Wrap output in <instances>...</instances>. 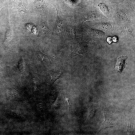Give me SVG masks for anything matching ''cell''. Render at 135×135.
<instances>
[{
	"label": "cell",
	"mask_w": 135,
	"mask_h": 135,
	"mask_svg": "<svg viewBox=\"0 0 135 135\" xmlns=\"http://www.w3.org/2000/svg\"><path fill=\"white\" fill-rule=\"evenodd\" d=\"M64 69L63 67L58 66L55 68L49 71V76L50 78V83L52 86L57 80L62 76Z\"/></svg>",
	"instance_id": "obj_1"
},
{
	"label": "cell",
	"mask_w": 135,
	"mask_h": 135,
	"mask_svg": "<svg viewBox=\"0 0 135 135\" xmlns=\"http://www.w3.org/2000/svg\"><path fill=\"white\" fill-rule=\"evenodd\" d=\"M103 110L104 116V121L102 124L98 133L102 129L112 127L114 124L112 121L113 117L112 114L107 107H104Z\"/></svg>",
	"instance_id": "obj_2"
},
{
	"label": "cell",
	"mask_w": 135,
	"mask_h": 135,
	"mask_svg": "<svg viewBox=\"0 0 135 135\" xmlns=\"http://www.w3.org/2000/svg\"><path fill=\"white\" fill-rule=\"evenodd\" d=\"M39 29L40 33L43 35H47L51 31L48 25L46 16H42L39 24Z\"/></svg>",
	"instance_id": "obj_3"
},
{
	"label": "cell",
	"mask_w": 135,
	"mask_h": 135,
	"mask_svg": "<svg viewBox=\"0 0 135 135\" xmlns=\"http://www.w3.org/2000/svg\"><path fill=\"white\" fill-rule=\"evenodd\" d=\"M88 108V115L86 122L91 121L94 118L97 108L96 104L89 102L86 103Z\"/></svg>",
	"instance_id": "obj_4"
},
{
	"label": "cell",
	"mask_w": 135,
	"mask_h": 135,
	"mask_svg": "<svg viewBox=\"0 0 135 135\" xmlns=\"http://www.w3.org/2000/svg\"><path fill=\"white\" fill-rule=\"evenodd\" d=\"M36 52L37 58L41 64L50 62V60L52 59L50 56L45 55L40 50L36 51Z\"/></svg>",
	"instance_id": "obj_5"
},
{
	"label": "cell",
	"mask_w": 135,
	"mask_h": 135,
	"mask_svg": "<svg viewBox=\"0 0 135 135\" xmlns=\"http://www.w3.org/2000/svg\"><path fill=\"white\" fill-rule=\"evenodd\" d=\"M66 48H62L53 54L51 56L52 59L54 61H60L64 57L66 52Z\"/></svg>",
	"instance_id": "obj_6"
},
{
	"label": "cell",
	"mask_w": 135,
	"mask_h": 135,
	"mask_svg": "<svg viewBox=\"0 0 135 135\" xmlns=\"http://www.w3.org/2000/svg\"><path fill=\"white\" fill-rule=\"evenodd\" d=\"M128 58L126 56H122L118 58V61L116 65V70L119 72H121L125 67V61Z\"/></svg>",
	"instance_id": "obj_7"
},
{
	"label": "cell",
	"mask_w": 135,
	"mask_h": 135,
	"mask_svg": "<svg viewBox=\"0 0 135 135\" xmlns=\"http://www.w3.org/2000/svg\"><path fill=\"white\" fill-rule=\"evenodd\" d=\"M46 0H33V6L34 8L38 10H43L45 8L44 5Z\"/></svg>",
	"instance_id": "obj_8"
},
{
	"label": "cell",
	"mask_w": 135,
	"mask_h": 135,
	"mask_svg": "<svg viewBox=\"0 0 135 135\" xmlns=\"http://www.w3.org/2000/svg\"><path fill=\"white\" fill-rule=\"evenodd\" d=\"M8 29L6 33L5 38L6 42H8L11 40L13 37L12 29L9 22L8 23Z\"/></svg>",
	"instance_id": "obj_9"
},
{
	"label": "cell",
	"mask_w": 135,
	"mask_h": 135,
	"mask_svg": "<svg viewBox=\"0 0 135 135\" xmlns=\"http://www.w3.org/2000/svg\"><path fill=\"white\" fill-rule=\"evenodd\" d=\"M98 14L96 12L94 11L89 12L86 14L84 21L96 19L98 18Z\"/></svg>",
	"instance_id": "obj_10"
},
{
	"label": "cell",
	"mask_w": 135,
	"mask_h": 135,
	"mask_svg": "<svg viewBox=\"0 0 135 135\" xmlns=\"http://www.w3.org/2000/svg\"><path fill=\"white\" fill-rule=\"evenodd\" d=\"M54 6L56 8L57 12L56 17L54 26V28L56 29L57 27L58 26L59 24H62L64 20L61 17L60 12L56 8L55 6Z\"/></svg>",
	"instance_id": "obj_11"
},
{
	"label": "cell",
	"mask_w": 135,
	"mask_h": 135,
	"mask_svg": "<svg viewBox=\"0 0 135 135\" xmlns=\"http://www.w3.org/2000/svg\"><path fill=\"white\" fill-rule=\"evenodd\" d=\"M76 28L75 23L72 22L70 23L69 31L70 34L72 36L73 38H75L76 36Z\"/></svg>",
	"instance_id": "obj_12"
},
{
	"label": "cell",
	"mask_w": 135,
	"mask_h": 135,
	"mask_svg": "<svg viewBox=\"0 0 135 135\" xmlns=\"http://www.w3.org/2000/svg\"><path fill=\"white\" fill-rule=\"evenodd\" d=\"M98 6L100 10L104 14H107L109 12L108 7L104 3H100L98 5Z\"/></svg>",
	"instance_id": "obj_13"
},
{
	"label": "cell",
	"mask_w": 135,
	"mask_h": 135,
	"mask_svg": "<svg viewBox=\"0 0 135 135\" xmlns=\"http://www.w3.org/2000/svg\"><path fill=\"white\" fill-rule=\"evenodd\" d=\"M118 20L120 22H124L126 20V18L125 15L122 12H119L117 16Z\"/></svg>",
	"instance_id": "obj_14"
},
{
	"label": "cell",
	"mask_w": 135,
	"mask_h": 135,
	"mask_svg": "<svg viewBox=\"0 0 135 135\" xmlns=\"http://www.w3.org/2000/svg\"><path fill=\"white\" fill-rule=\"evenodd\" d=\"M99 28L104 30H107L110 29L112 27L111 25L109 24H102L99 26Z\"/></svg>",
	"instance_id": "obj_15"
},
{
	"label": "cell",
	"mask_w": 135,
	"mask_h": 135,
	"mask_svg": "<svg viewBox=\"0 0 135 135\" xmlns=\"http://www.w3.org/2000/svg\"><path fill=\"white\" fill-rule=\"evenodd\" d=\"M90 32L93 34L98 36H102L104 34V33L102 31L92 29Z\"/></svg>",
	"instance_id": "obj_16"
},
{
	"label": "cell",
	"mask_w": 135,
	"mask_h": 135,
	"mask_svg": "<svg viewBox=\"0 0 135 135\" xmlns=\"http://www.w3.org/2000/svg\"><path fill=\"white\" fill-rule=\"evenodd\" d=\"M133 131V126L131 120H129L127 126V132L129 134H132Z\"/></svg>",
	"instance_id": "obj_17"
},
{
	"label": "cell",
	"mask_w": 135,
	"mask_h": 135,
	"mask_svg": "<svg viewBox=\"0 0 135 135\" xmlns=\"http://www.w3.org/2000/svg\"><path fill=\"white\" fill-rule=\"evenodd\" d=\"M124 32L128 33H130L132 32V28L131 26H126L124 27L123 28Z\"/></svg>",
	"instance_id": "obj_18"
},
{
	"label": "cell",
	"mask_w": 135,
	"mask_h": 135,
	"mask_svg": "<svg viewBox=\"0 0 135 135\" xmlns=\"http://www.w3.org/2000/svg\"><path fill=\"white\" fill-rule=\"evenodd\" d=\"M64 98L66 100L67 103H68V106L69 108L70 114V107L72 106V105L70 104V102L69 101V100L68 98H66L65 96H64Z\"/></svg>",
	"instance_id": "obj_19"
},
{
	"label": "cell",
	"mask_w": 135,
	"mask_h": 135,
	"mask_svg": "<svg viewBox=\"0 0 135 135\" xmlns=\"http://www.w3.org/2000/svg\"><path fill=\"white\" fill-rule=\"evenodd\" d=\"M107 41L109 44H110L111 43L112 40V38L111 37H109L107 38Z\"/></svg>",
	"instance_id": "obj_20"
},
{
	"label": "cell",
	"mask_w": 135,
	"mask_h": 135,
	"mask_svg": "<svg viewBox=\"0 0 135 135\" xmlns=\"http://www.w3.org/2000/svg\"><path fill=\"white\" fill-rule=\"evenodd\" d=\"M112 40L114 42H116L117 41V38L116 36H114L112 38Z\"/></svg>",
	"instance_id": "obj_21"
}]
</instances>
